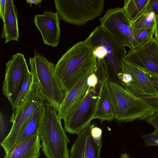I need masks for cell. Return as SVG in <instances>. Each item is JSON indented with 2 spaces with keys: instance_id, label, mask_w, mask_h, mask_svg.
Instances as JSON below:
<instances>
[{
  "instance_id": "obj_14",
  "label": "cell",
  "mask_w": 158,
  "mask_h": 158,
  "mask_svg": "<svg viewBox=\"0 0 158 158\" xmlns=\"http://www.w3.org/2000/svg\"><path fill=\"white\" fill-rule=\"evenodd\" d=\"M92 123L79 134L69 151V158H100L102 145L94 142L91 134Z\"/></svg>"
},
{
  "instance_id": "obj_25",
  "label": "cell",
  "mask_w": 158,
  "mask_h": 158,
  "mask_svg": "<svg viewBox=\"0 0 158 158\" xmlns=\"http://www.w3.org/2000/svg\"><path fill=\"white\" fill-rule=\"evenodd\" d=\"M102 131L101 128L95 126L92 124L91 128V135L94 142L98 145H102L101 136Z\"/></svg>"
},
{
  "instance_id": "obj_7",
  "label": "cell",
  "mask_w": 158,
  "mask_h": 158,
  "mask_svg": "<svg viewBox=\"0 0 158 158\" xmlns=\"http://www.w3.org/2000/svg\"><path fill=\"white\" fill-rule=\"evenodd\" d=\"M44 101L37 84L33 79L31 90L25 101L12 114L10 120L12 123L11 130L0 143L6 155H9L14 149L26 122L35 110L43 105Z\"/></svg>"
},
{
  "instance_id": "obj_9",
  "label": "cell",
  "mask_w": 158,
  "mask_h": 158,
  "mask_svg": "<svg viewBox=\"0 0 158 158\" xmlns=\"http://www.w3.org/2000/svg\"><path fill=\"white\" fill-rule=\"evenodd\" d=\"M100 25L120 43L134 49L138 46L131 27V21L126 15L123 8H110L102 18Z\"/></svg>"
},
{
  "instance_id": "obj_6",
  "label": "cell",
  "mask_w": 158,
  "mask_h": 158,
  "mask_svg": "<svg viewBox=\"0 0 158 158\" xmlns=\"http://www.w3.org/2000/svg\"><path fill=\"white\" fill-rule=\"evenodd\" d=\"M29 64L34 80L44 100L57 112L66 93L55 75L56 65L39 53L29 57Z\"/></svg>"
},
{
  "instance_id": "obj_1",
  "label": "cell",
  "mask_w": 158,
  "mask_h": 158,
  "mask_svg": "<svg viewBox=\"0 0 158 158\" xmlns=\"http://www.w3.org/2000/svg\"><path fill=\"white\" fill-rule=\"evenodd\" d=\"M97 58L88 42L81 41L68 49L56 65L55 74L66 93L94 69Z\"/></svg>"
},
{
  "instance_id": "obj_13",
  "label": "cell",
  "mask_w": 158,
  "mask_h": 158,
  "mask_svg": "<svg viewBox=\"0 0 158 158\" xmlns=\"http://www.w3.org/2000/svg\"><path fill=\"white\" fill-rule=\"evenodd\" d=\"M94 70L88 73L67 93L57 111L60 118L66 120L79 105L84 98L89 88L88 77Z\"/></svg>"
},
{
  "instance_id": "obj_15",
  "label": "cell",
  "mask_w": 158,
  "mask_h": 158,
  "mask_svg": "<svg viewBox=\"0 0 158 158\" xmlns=\"http://www.w3.org/2000/svg\"><path fill=\"white\" fill-rule=\"evenodd\" d=\"M2 21L4 25L1 37L5 39V43L11 40L18 41L19 33L17 9L12 0H6V10Z\"/></svg>"
},
{
  "instance_id": "obj_24",
  "label": "cell",
  "mask_w": 158,
  "mask_h": 158,
  "mask_svg": "<svg viewBox=\"0 0 158 158\" xmlns=\"http://www.w3.org/2000/svg\"><path fill=\"white\" fill-rule=\"evenodd\" d=\"M141 138L143 140L146 146L158 147V132L154 131L152 133L143 135Z\"/></svg>"
},
{
  "instance_id": "obj_5",
  "label": "cell",
  "mask_w": 158,
  "mask_h": 158,
  "mask_svg": "<svg viewBox=\"0 0 158 158\" xmlns=\"http://www.w3.org/2000/svg\"><path fill=\"white\" fill-rule=\"evenodd\" d=\"M111 93L114 119L119 123L146 120L156 111L139 97L120 84L107 80Z\"/></svg>"
},
{
  "instance_id": "obj_11",
  "label": "cell",
  "mask_w": 158,
  "mask_h": 158,
  "mask_svg": "<svg viewBox=\"0 0 158 158\" xmlns=\"http://www.w3.org/2000/svg\"><path fill=\"white\" fill-rule=\"evenodd\" d=\"M125 58L143 72L158 75V40L155 34L144 44L130 49Z\"/></svg>"
},
{
  "instance_id": "obj_19",
  "label": "cell",
  "mask_w": 158,
  "mask_h": 158,
  "mask_svg": "<svg viewBox=\"0 0 158 158\" xmlns=\"http://www.w3.org/2000/svg\"><path fill=\"white\" fill-rule=\"evenodd\" d=\"M43 105L35 110L26 122L19 134L15 148L38 133L43 114Z\"/></svg>"
},
{
  "instance_id": "obj_26",
  "label": "cell",
  "mask_w": 158,
  "mask_h": 158,
  "mask_svg": "<svg viewBox=\"0 0 158 158\" xmlns=\"http://www.w3.org/2000/svg\"><path fill=\"white\" fill-rule=\"evenodd\" d=\"M153 109L158 111V96H142L139 97Z\"/></svg>"
},
{
  "instance_id": "obj_16",
  "label": "cell",
  "mask_w": 158,
  "mask_h": 158,
  "mask_svg": "<svg viewBox=\"0 0 158 158\" xmlns=\"http://www.w3.org/2000/svg\"><path fill=\"white\" fill-rule=\"evenodd\" d=\"M41 138L38 133L29 139L16 146L4 158H39L41 155Z\"/></svg>"
},
{
  "instance_id": "obj_35",
  "label": "cell",
  "mask_w": 158,
  "mask_h": 158,
  "mask_svg": "<svg viewBox=\"0 0 158 158\" xmlns=\"http://www.w3.org/2000/svg\"></svg>"
},
{
  "instance_id": "obj_28",
  "label": "cell",
  "mask_w": 158,
  "mask_h": 158,
  "mask_svg": "<svg viewBox=\"0 0 158 158\" xmlns=\"http://www.w3.org/2000/svg\"><path fill=\"white\" fill-rule=\"evenodd\" d=\"M144 73L151 82L158 95V75L148 72Z\"/></svg>"
},
{
  "instance_id": "obj_33",
  "label": "cell",
  "mask_w": 158,
  "mask_h": 158,
  "mask_svg": "<svg viewBox=\"0 0 158 158\" xmlns=\"http://www.w3.org/2000/svg\"><path fill=\"white\" fill-rule=\"evenodd\" d=\"M156 31L155 34L158 40V15H156Z\"/></svg>"
},
{
  "instance_id": "obj_17",
  "label": "cell",
  "mask_w": 158,
  "mask_h": 158,
  "mask_svg": "<svg viewBox=\"0 0 158 158\" xmlns=\"http://www.w3.org/2000/svg\"><path fill=\"white\" fill-rule=\"evenodd\" d=\"M107 80L103 85L94 117V119H98L101 123L114 119L111 93Z\"/></svg>"
},
{
  "instance_id": "obj_2",
  "label": "cell",
  "mask_w": 158,
  "mask_h": 158,
  "mask_svg": "<svg viewBox=\"0 0 158 158\" xmlns=\"http://www.w3.org/2000/svg\"><path fill=\"white\" fill-rule=\"evenodd\" d=\"M93 49L97 58L102 61L109 80L119 84V75L123 73L125 46L100 26H97L85 40Z\"/></svg>"
},
{
  "instance_id": "obj_22",
  "label": "cell",
  "mask_w": 158,
  "mask_h": 158,
  "mask_svg": "<svg viewBox=\"0 0 158 158\" xmlns=\"http://www.w3.org/2000/svg\"><path fill=\"white\" fill-rule=\"evenodd\" d=\"M33 79V75L30 71L27 74L19 94L11 106L13 111L25 101L31 90Z\"/></svg>"
},
{
  "instance_id": "obj_12",
  "label": "cell",
  "mask_w": 158,
  "mask_h": 158,
  "mask_svg": "<svg viewBox=\"0 0 158 158\" xmlns=\"http://www.w3.org/2000/svg\"><path fill=\"white\" fill-rule=\"evenodd\" d=\"M58 13L45 11L42 15H35L34 23L40 32L44 44L56 47L59 43L60 29Z\"/></svg>"
},
{
  "instance_id": "obj_21",
  "label": "cell",
  "mask_w": 158,
  "mask_h": 158,
  "mask_svg": "<svg viewBox=\"0 0 158 158\" xmlns=\"http://www.w3.org/2000/svg\"><path fill=\"white\" fill-rule=\"evenodd\" d=\"M148 0H125L123 8L128 19L132 21L146 9Z\"/></svg>"
},
{
  "instance_id": "obj_20",
  "label": "cell",
  "mask_w": 158,
  "mask_h": 158,
  "mask_svg": "<svg viewBox=\"0 0 158 158\" xmlns=\"http://www.w3.org/2000/svg\"><path fill=\"white\" fill-rule=\"evenodd\" d=\"M156 19L155 12L146 8L135 19L131 21V27L134 36L154 27L156 24Z\"/></svg>"
},
{
  "instance_id": "obj_29",
  "label": "cell",
  "mask_w": 158,
  "mask_h": 158,
  "mask_svg": "<svg viewBox=\"0 0 158 158\" xmlns=\"http://www.w3.org/2000/svg\"><path fill=\"white\" fill-rule=\"evenodd\" d=\"M145 120L154 127V131L158 132V111L149 116Z\"/></svg>"
},
{
  "instance_id": "obj_34",
  "label": "cell",
  "mask_w": 158,
  "mask_h": 158,
  "mask_svg": "<svg viewBox=\"0 0 158 158\" xmlns=\"http://www.w3.org/2000/svg\"></svg>"
},
{
  "instance_id": "obj_3",
  "label": "cell",
  "mask_w": 158,
  "mask_h": 158,
  "mask_svg": "<svg viewBox=\"0 0 158 158\" xmlns=\"http://www.w3.org/2000/svg\"><path fill=\"white\" fill-rule=\"evenodd\" d=\"M105 68H95L88 77L89 88L82 101L69 118L64 121L65 131L79 134L94 119L103 85L107 80Z\"/></svg>"
},
{
  "instance_id": "obj_23",
  "label": "cell",
  "mask_w": 158,
  "mask_h": 158,
  "mask_svg": "<svg viewBox=\"0 0 158 158\" xmlns=\"http://www.w3.org/2000/svg\"><path fill=\"white\" fill-rule=\"evenodd\" d=\"M156 24L152 28L141 32L134 36V37L138 47L144 44L151 38L154 36L156 33Z\"/></svg>"
},
{
  "instance_id": "obj_18",
  "label": "cell",
  "mask_w": 158,
  "mask_h": 158,
  "mask_svg": "<svg viewBox=\"0 0 158 158\" xmlns=\"http://www.w3.org/2000/svg\"><path fill=\"white\" fill-rule=\"evenodd\" d=\"M123 71L131 75L139 84L146 96H157L158 94L145 73L127 59L123 60Z\"/></svg>"
},
{
  "instance_id": "obj_31",
  "label": "cell",
  "mask_w": 158,
  "mask_h": 158,
  "mask_svg": "<svg viewBox=\"0 0 158 158\" xmlns=\"http://www.w3.org/2000/svg\"><path fill=\"white\" fill-rule=\"evenodd\" d=\"M6 0H0V17L2 21L6 10Z\"/></svg>"
},
{
  "instance_id": "obj_32",
  "label": "cell",
  "mask_w": 158,
  "mask_h": 158,
  "mask_svg": "<svg viewBox=\"0 0 158 158\" xmlns=\"http://www.w3.org/2000/svg\"><path fill=\"white\" fill-rule=\"evenodd\" d=\"M42 2L41 0H27V3L30 4V6L31 7L32 4H34L37 6L38 4Z\"/></svg>"
},
{
  "instance_id": "obj_10",
  "label": "cell",
  "mask_w": 158,
  "mask_h": 158,
  "mask_svg": "<svg viewBox=\"0 0 158 158\" xmlns=\"http://www.w3.org/2000/svg\"><path fill=\"white\" fill-rule=\"evenodd\" d=\"M6 65L2 91L12 106L30 71L24 55L19 53L12 56Z\"/></svg>"
},
{
  "instance_id": "obj_30",
  "label": "cell",
  "mask_w": 158,
  "mask_h": 158,
  "mask_svg": "<svg viewBox=\"0 0 158 158\" xmlns=\"http://www.w3.org/2000/svg\"><path fill=\"white\" fill-rule=\"evenodd\" d=\"M146 8L151 9L158 15V0H148Z\"/></svg>"
},
{
  "instance_id": "obj_8",
  "label": "cell",
  "mask_w": 158,
  "mask_h": 158,
  "mask_svg": "<svg viewBox=\"0 0 158 158\" xmlns=\"http://www.w3.org/2000/svg\"><path fill=\"white\" fill-rule=\"evenodd\" d=\"M104 0H55L60 20L77 26H84L102 13Z\"/></svg>"
},
{
  "instance_id": "obj_27",
  "label": "cell",
  "mask_w": 158,
  "mask_h": 158,
  "mask_svg": "<svg viewBox=\"0 0 158 158\" xmlns=\"http://www.w3.org/2000/svg\"><path fill=\"white\" fill-rule=\"evenodd\" d=\"M7 123L6 118L3 114L0 113V136L1 140L2 139L6 130ZM3 140V139H2Z\"/></svg>"
},
{
  "instance_id": "obj_4",
  "label": "cell",
  "mask_w": 158,
  "mask_h": 158,
  "mask_svg": "<svg viewBox=\"0 0 158 158\" xmlns=\"http://www.w3.org/2000/svg\"><path fill=\"white\" fill-rule=\"evenodd\" d=\"M38 130L42 140V150L47 158H69L67 136L57 111L44 101Z\"/></svg>"
}]
</instances>
